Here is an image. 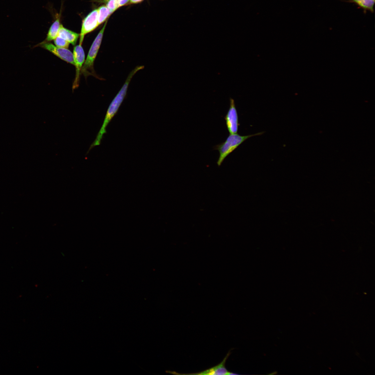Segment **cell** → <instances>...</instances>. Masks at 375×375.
<instances>
[{
	"label": "cell",
	"instance_id": "6da1fadb",
	"mask_svg": "<svg viewBox=\"0 0 375 375\" xmlns=\"http://www.w3.org/2000/svg\"><path fill=\"white\" fill-rule=\"evenodd\" d=\"M285 137L282 131L272 133L257 149L251 162L236 186L226 198L215 219L206 247L193 274L178 298L179 301L188 293L200 289L206 272L212 265V255L224 236L235 224L253 188L255 177L262 158L268 149Z\"/></svg>",
	"mask_w": 375,
	"mask_h": 375
},
{
	"label": "cell",
	"instance_id": "7a4b0ae2",
	"mask_svg": "<svg viewBox=\"0 0 375 375\" xmlns=\"http://www.w3.org/2000/svg\"><path fill=\"white\" fill-rule=\"evenodd\" d=\"M213 45L214 42L188 81L162 138L161 144L171 154L178 150H190L188 124L201 90Z\"/></svg>",
	"mask_w": 375,
	"mask_h": 375
},
{
	"label": "cell",
	"instance_id": "3957f363",
	"mask_svg": "<svg viewBox=\"0 0 375 375\" xmlns=\"http://www.w3.org/2000/svg\"><path fill=\"white\" fill-rule=\"evenodd\" d=\"M80 93L94 100L124 119L149 130L147 109L135 97L120 95L98 84H83L67 92V95Z\"/></svg>",
	"mask_w": 375,
	"mask_h": 375
},
{
	"label": "cell",
	"instance_id": "277c9868",
	"mask_svg": "<svg viewBox=\"0 0 375 375\" xmlns=\"http://www.w3.org/2000/svg\"><path fill=\"white\" fill-rule=\"evenodd\" d=\"M195 35V18H191L181 24L165 40L158 89L163 90L172 68L187 61L197 51Z\"/></svg>",
	"mask_w": 375,
	"mask_h": 375
},
{
	"label": "cell",
	"instance_id": "5b68a950",
	"mask_svg": "<svg viewBox=\"0 0 375 375\" xmlns=\"http://www.w3.org/2000/svg\"><path fill=\"white\" fill-rule=\"evenodd\" d=\"M145 107L151 138L150 157L145 169L147 179L157 172L160 142L169 120V107L163 90L158 89L149 93Z\"/></svg>",
	"mask_w": 375,
	"mask_h": 375
},
{
	"label": "cell",
	"instance_id": "8992f818",
	"mask_svg": "<svg viewBox=\"0 0 375 375\" xmlns=\"http://www.w3.org/2000/svg\"><path fill=\"white\" fill-rule=\"evenodd\" d=\"M115 72L132 80L144 90L149 91L159 72V68L131 56L124 49H121Z\"/></svg>",
	"mask_w": 375,
	"mask_h": 375
},
{
	"label": "cell",
	"instance_id": "52a82bcc",
	"mask_svg": "<svg viewBox=\"0 0 375 375\" xmlns=\"http://www.w3.org/2000/svg\"><path fill=\"white\" fill-rule=\"evenodd\" d=\"M120 50L119 35L116 34L102 51L91 78L85 84L94 85L108 80L116 71Z\"/></svg>",
	"mask_w": 375,
	"mask_h": 375
},
{
	"label": "cell",
	"instance_id": "ba28073f",
	"mask_svg": "<svg viewBox=\"0 0 375 375\" xmlns=\"http://www.w3.org/2000/svg\"><path fill=\"white\" fill-rule=\"evenodd\" d=\"M195 44L197 51L208 44L220 30L219 22L212 12L204 11L195 17Z\"/></svg>",
	"mask_w": 375,
	"mask_h": 375
},
{
	"label": "cell",
	"instance_id": "9c48e42d",
	"mask_svg": "<svg viewBox=\"0 0 375 375\" xmlns=\"http://www.w3.org/2000/svg\"><path fill=\"white\" fill-rule=\"evenodd\" d=\"M108 84L112 92L127 97H135L139 90L138 84L117 72L108 79Z\"/></svg>",
	"mask_w": 375,
	"mask_h": 375
},
{
	"label": "cell",
	"instance_id": "30bf717a",
	"mask_svg": "<svg viewBox=\"0 0 375 375\" xmlns=\"http://www.w3.org/2000/svg\"><path fill=\"white\" fill-rule=\"evenodd\" d=\"M212 13L216 17L221 29L235 17L233 12L232 0H218L215 3Z\"/></svg>",
	"mask_w": 375,
	"mask_h": 375
},
{
	"label": "cell",
	"instance_id": "8fae6325",
	"mask_svg": "<svg viewBox=\"0 0 375 375\" xmlns=\"http://www.w3.org/2000/svg\"><path fill=\"white\" fill-rule=\"evenodd\" d=\"M258 0H232V6L235 16L247 11L254 6Z\"/></svg>",
	"mask_w": 375,
	"mask_h": 375
},
{
	"label": "cell",
	"instance_id": "7c38bea8",
	"mask_svg": "<svg viewBox=\"0 0 375 375\" xmlns=\"http://www.w3.org/2000/svg\"><path fill=\"white\" fill-rule=\"evenodd\" d=\"M218 0H190V1H188V2L190 3H194L199 6H212Z\"/></svg>",
	"mask_w": 375,
	"mask_h": 375
},
{
	"label": "cell",
	"instance_id": "4fadbf2b",
	"mask_svg": "<svg viewBox=\"0 0 375 375\" xmlns=\"http://www.w3.org/2000/svg\"><path fill=\"white\" fill-rule=\"evenodd\" d=\"M285 0H260L262 6H274L283 3Z\"/></svg>",
	"mask_w": 375,
	"mask_h": 375
}]
</instances>
